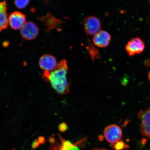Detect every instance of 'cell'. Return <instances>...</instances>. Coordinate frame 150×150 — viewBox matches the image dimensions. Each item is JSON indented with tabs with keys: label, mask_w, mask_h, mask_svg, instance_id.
I'll use <instances>...</instances> for the list:
<instances>
[{
	"label": "cell",
	"mask_w": 150,
	"mask_h": 150,
	"mask_svg": "<svg viewBox=\"0 0 150 150\" xmlns=\"http://www.w3.org/2000/svg\"><path fill=\"white\" fill-rule=\"evenodd\" d=\"M68 69L66 60H62L58 64L55 70L51 72H44L43 78L50 82L52 87L57 93L61 95L66 94L70 91L67 76Z\"/></svg>",
	"instance_id": "6da1fadb"
},
{
	"label": "cell",
	"mask_w": 150,
	"mask_h": 150,
	"mask_svg": "<svg viewBox=\"0 0 150 150\" xmlns=\"http://www.w3.org/2000/svg\"><path fill=\"white\" fill-rule=\"evenodd\" d=\"M101 26L100 21L95 16H88L83 20L84 30L88 35H95L98 33L100 30Z\"/></svg>",
	"instance_id": "7a4b0ae2"
},
{
	"label": "cell",
	"mask_w": 150,
	"mask_h": 150,
	"mask_svg": "<svg viewBox=\"0 0 150 150\" xmlns=\"http://www.w3.org/2000/svg\"><path fill=\"white\" fill-rule=\"evenodd\" d=\"M105 139L111 144H115L121 140L122 131L119 126L112 125L106 127L104 131Z\"/></svg>",
	"instance_id": "3957f363"
},
{
	"label": "cell",
	"mask_w": 150,
	"mask_h": 150,
	"mask_svg": "<svg viewBox=\"0 0 150 150\" xmlns=\"http://www.w3.org/2000/svg\"><path fill=\"white\" fill-rule=\"evenodd\" d=\"M138 117L140 120V131L142 136L150 138V106L141 110Z\"/></svg>",
	"instance_id": "277c9868"
},
{
	"label": "cell",
	"mask_w": 150,
	"mask_h": 150,
	"mask_svg": "<svg viewBox=\"0 0 150 150\" xmlns=\"http://www.w3.org/2000/svg\"><path fill=\"white\" fill-rule=\"evenodd\" d=\"M145 48V44L139 37L134 38L131 39L125 46V50L130 56L141 53Z\"/></svg>",
	"instance_id": "5b68a950"
},
{
	"label": "cell",
	"mask_w": 150,
	"mask_h": 150,
	"mask_svg": "<svg viewBox=\"0 0 150 150\" xmlns=\"http://www.w3.org/2000/svg\"><path fill=\"white\" fill-rule=\"evenodd\" d=\"M39 33V29L36 24L31 22H26L21 29V34L23 38L32 40L36 38Z\"/></svg>",
	"instance_id": "8992f818"
},
{
	"label": "cell",
	"mask_w": 150,
	"mask_h": 150,
	"mask_svg": "<svg viewBox=\"0 0 150 150\" xmlns=\"http://www.w3.org/2000/svg\"><path fill=\"white\" fill-rule=\"evenodd\" d=\"M57 65L55 58L49 54L42 56L39 59V66L44 72H52L55 70Z\"/></svg>",
	"instance_id": "52a82bcc"
},
{
	"label": "cell",
	"mask_w": 150,
	"mask_h": 150,
	"mask_svg": "<svg viewBox=\"0 0 150 150\" xmlns=\"http://www.w3.org/2000/svg\"><path fill=\"white\" fill-rule=\"evenodd\" d=\"M8 22L12 29L16 30L21 29L26 23V16L22 13L16 11L9 16Z\"/></svg>",
	"instance_id": "ba28073f"
},
{
	"label": "cell",
	"mask_w": 150,
	"mask_h": 150,
	"mask_svg": "<svg viewBox=\"0 0 150 150\" xmlns=\"http://www.w3.org/2000/svg\"><path fill=\"white\" fill-rule=\"evenodd\" d=\"M111 39V35L107 32L100 31L94 35L93 42L98 47L105 48L110 44Z\"/></svg>",
	"instance_id": "9c48e42d"
},
{
	"label": "cell",
	"mask_w": 150,
	"mask_h": 150,
	"mask_svg": "<svg viewBox=\"0 0 150 150\" xmlns=\"http://www.w3.org/2000/svg\"><path fill=\"white\" fill-rule=\"evenodd\" d=\"M8 24L6 2H0V32L7 29Z\"/></svg>",
	"instance_id": "30bf717a"
},
{
	"label": "cell",
	"mask_w": 150,
	"mask_h": 150,
	"mask_svg": "<svg viewBox=\"0 0 150 150\" xmlns=\"http://www.w3.org/2000/svg\"><path fill=\"white\" fill-rule=\"evenodd\" d=\"M62 142L61 147L60 150H80L77 144H73L69 140L63 139L59 135Z\"/></svg>",
	"instance_id": "8fae6325"
},
{
	"label": "cell",
	"mask_w": 150,
	"mask_h": 150,
	"mask_svg": "<svg viewBox=\"0 0 150 150\" xmlns=\"http://www.w3.org/2000/svg\"><path fill=\"white\" fill-rule=\"evenodd\" d=\"M88 50H89L90 56L93 61L99 57V52L97 51L96 48H95L93 46H89Z\"/></svg>",
	"instance_id": "7c38bea8"
},
{
	"label": "cell",
	"mask_w": 150,
	"mask_h": 150,
	"mask_svg": "<svg viewBox=\"0 0 150 150\" xmlns=\"http://www.w3.org/2000/svg\"><path fill=\"white\" fill-rule=\"evenodd\" d=\"M30 0H15V4L17 8L23 9L27 6Z\"/></svg>",
	"instance_id": "4fadbf2b"
},
{
	"label": "cell",
	"mask_w": 150,
	"mask_h": 150,
	"mask_svg": "<svg viewBox=\"0 0 150 150\" xmlns=\"http://www.w3.org/2000/svg\"><path fill=\"white\" fill-rule=\"evenodd\" d=\"M128 147V146L125 145L124 142L119 141L114 145V149L115 150H122L124 149H127Z\"/></svg>",
	"instance_id": "5bb4252c"
},
{
	"label": "cell",
	"mask_w": 150,
	"mask_h": 150,
	"mask_svg": "<svg viewBox=\"0 0 150 150\" xmlns=\"http://www.w3.org/2000/svg\"><path fill=\"white\" fill-rule=\"evenodd\" d=\"M68 129V126L67 124L63 122L60 124L59 126V129L60 132H64L67 130Z\"/></svg>",
	"instance_id": "9a60e30c"
},
{
	"label": "cell",
	"mask_w": 150,
	"mask_h": 150,
	"mask_svg": "<svg viewBox=\"0 0 150 150\" xmlns=\"http://www.w3.org/2000/svg\"><path fill=\"white\" fill-rule=\"evenodd\" d=\"M40 145L38 141V140L36 139L34 141L32 145V148L33 149H34L38 147L39 145Z\"/></svg>",
	"instance_id": "2e32d148"
},
{
	"label": "cell",
	"mask_w": 150,
	"mask_h": 150,
	"mask_svg": "<svg viewBox=\"0 0 150 150\" xmlns=\"http://www.w3.org/2000/svg\"><path fill=\"white\" fill-rule=\"evenodd\" d=\"M38 141L40 145L45 144V139L43 137H39L38 139Z\"/></svg>",
	"instance_id": "e0dca14e"
},
{
	"label": "cell",
	"mask_w": 150,
	"mask_h": 150,
	"mask_svg": "<svg viewBox=\"0 0 150 150\" xmlns=\"http://www.w3.org/2000/svg\"><path fill=\"white\" fill-rule=\"evenodd\" d=\"M92 150H108L107 149H100V148H95V149H93Z\"/></svg>",
	"instance_id": "ac0fdd59"
},
{
	"label": "cell",
	"mask_w": 150,
	"mask_h": 150,
	"mask_svg": "<svg viewBox=\"0 0 150 150\" xmlns=\"http://www.w3.org/2000/svg\"><path fill=\"white\" fill-rule=\"evenodd\" d=\"M146 142H147V140L145 139H144L142 140V142L143 144H145Z\"/></svg>",
	"instance_id": "d6986e66"
},
{
	"label": "cell",
	"mask_w": 150,
	"mask_h": 150,
	"mask_svg": "<svg viewBox=\"0 0 150 150\" xmlns=\"http://www.w3.org/2000/svg\"><path fill=\"white\" fill-rule=\"evenodd\" d=\"M148 77H149V80L150 82V71L149 72V75H148Z\"/></svg>",
	"instance_id": "ffe728a7"
},
{
	"label": "cell",
	"mask_w": 150,
	"mask_h": 150,
	"mask_svg": "<svg viewBox=\"0 0 150 150\" xmlns=\"http://www.w3.org/2000/svg\"><path fill=\"white\" fill-rule=\"evenodd\" d=\"M149 1H150V0H149Z\"/></svg>",
	"instance_id": "44dd1931"
}]
</instances>
